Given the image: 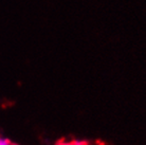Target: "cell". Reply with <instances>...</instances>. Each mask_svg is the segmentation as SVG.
Listing matches in <instances>:
<instances>
[{"instance_id":"2","label":"cell","mask_w":146,"mask_h":145,"mask_svg":"<svg viewBox=\"0 0 146 145\" xmlns=\"http://www.w3.org/2000/svg\"><path fill=\"white\" fill-rule=\"evenodd\" d=\"M71 145H87V143L84 141H78V140H75V141L71 142Z\"/></svg>"},{"instance_id":"1","label":"cell","mask_w":146,"mask_h":145,"mask_svg":"<svg viewBox=\"0 0 146 145\" xmlns=\"http://www.w3.org/2000/svg\"><path fill=\"white\" fill-rule=\"evenodd\" d=\"M0 145H17V144L14 143V142H12L10 139L0 136Z\"/></svg>"}]
</instances>
